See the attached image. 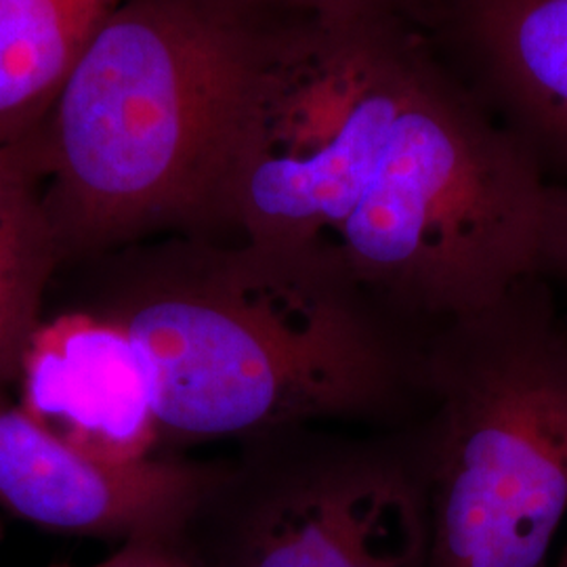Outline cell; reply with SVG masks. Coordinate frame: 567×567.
<instances>
[{"label": "cell", "mask_w": 567, "mask_h": 567, "mask_svg": "<svg viewBox=\"0 0 567 567\" xmlns=\"http://www.w3.org/2000/svg\"><path fill=\"white\" fill-rule=\"evenodd\" d=\"M124 0H0V145L41 128Z\"/></svg>", "instance_id": "9"}, {"label": "cell", "mask_w": 567, "mask_h": 567, "mask_svg": "<svg viewBox=\"0 0 567 567\" xmlns=\"http://www.w3.org/2000/svg\"><path fill=\"white\" fill-rule=\"evenodd\" d=\"M55 567H72V566H55Z\"/></svg>", "instance_id": "16"}, {"label": "cell", "mask_w": 567, "mask_h": 567, "mask_svg": "<svg viewBox=\"0 0 567 567\" xmlns=\"http://www.w3.org/2000/svg\"><path fill=\"white\" fill-rule=\"evenodd\" d=\"M410 426L431 567H547L567 515V309L545 278L437 326Z\"/></svg>", "instance_id": "4"}, {"label": "cell", "mask_w": 567, "mask_h": 567, "mask_svg": "<svg viewBox=\"0 0 567 567\" xmlns=\"http://www.w3.org/2000/svg\"><path fill=\"white\" fill-rule=\"evenodd\" d=\"M503 124L555 183H567V0H447Z\"/></svg>", "instance_id": "8"}, {"label": "cell", "mask_w": 567, "mask_h": 567, "mask_svg": "<svg viewBox=\"0 0 567 567\" xmlns=\"http://www.w3.org/2000/svg\"><path fill=\"white\" fill-rule=\"evenodd\" d=\"M91 313L142 349L161 450L307 425L400 431L425 410L431 332L324 265L244 240L145 246Z\"/></svg>", "instance_id": "2"}, {"label": "cell", "mask_w": 567, "mask_h": 567, "mask_svg": "<svg viewBox=\"0 0 567 567\" xmlns=\"http://www.w3.org/2000/svg\"><path fill=\"white\" fill-rule=\"evenodd\" d=\"M250 16H364L393 11L400 0H210ZM404 2V0H402Z\"/></svg>", "instance_id": "11"}, {"label": "cell", "mask_w": 567, "mask_h": 567, "mask_svg": "<svg viewBox=\"0 0 567 567\" xmlns=\"http://www.w3.org/2000/svg\"><path fill=\"white\" fill-rule=\"evenodd\" d=\"M265 16L124 0L37 131L61 257L152 236L236 240L229 187Z\"/></svg>", "instance_id": "3"}, {"label": "cell", "mask_w": 567, "mask_h": 567, "mask_svg": "<svg viewBox=\"0 0 567 567\" xmlns=\"http://www.w3.org/2000/svg\"><path fill=\"white\" fill-rule=\"evenodd\" d=\"M95 567H206L203 559L179 538H133Z\"/></svg>", "instance_id": "12"}, {"label": "cell", "mask_w": 567, "mask_h": 567, "mask_svg": "<svg viewBox=\"0 0 567 567\" xmlns=\"http://www.w3.org/2000/svg\"><path fill=\"white\" fill-rule=\"evenodd\" d=\"M561 185H564V192H566V210H564V227H561V244H559V261H557L555 286L559 288L567 309V183H561Z\"/></svg>", "instance_id": "13"}, {"label": "cell", "mask_w": 567, "mask_h": 567, "mask_svg": "<svg viewBox=\"0 0 567 567\" xmlns=\"http://www.w3.org/2000/svg\"><path fill=\"white\" fill-rule=\"evenodd\" d=\"M20 408L61 444L107 465L161 454L156 398L142 349L91 311L42 322L23 353Z\"/></svg>", "instance_id": "7"}, {"label": "cell", "mask_w": 567, "mask_h": 567, "mask_svg": "<svg viewBox=\"0 0 567 567\" xmlns=\"http://www.w3.org/2000/svg\"><path fill=\"white\" fill-rule=\"evenodd\" d=\"M61 259L44 198L37 133L0 145V391L20 383L23 353Z\"/></svg>", "instance_id": "10"}, {"label": "cell", "mask_w": 567, "mask_h": 567, "mask_svg": "<svg viewBox=\"0 0 567 567\" xmlns=\"http://www.w3.org/2000/svg\"><path fill=\"white\" fill-rule=\"evenodd\" d=\"M0 538H2V529H0Z\"/></svg>", "instance_id": "15"}, {"label": "cell", "mask_w": 567, "mask_h": 567, "mask_svg": "<svg viewBox=\"0 0 567 567\" xmlns=\"http://www.w3.org/2000/svg\"><path fill=\"white\" fill-rule=\"evenodd\" d=\"M557 567H567V545L564 547V550H561V555H559V564H557Z\"/></svg>", "instance_id": "14"}, {"label": "cell", "mask_w": 567, "mask_h": 567, "mask_svg": "<svg viewBox=\"0 0 567 567\" xmlns=\"http://www.w3.org/2000/svg\"><path fill=\"white\" fill-rule=\"evenodd\" d=\"M187 529L206 534L185 536L206 567H431L414 433L307 425L250 440Z\"/></svg>", "instance_id": "5"}, {"label": "cell", "mask_w": 567, "mask_h": 567, "mask_svg": "<svg viewBox=\"0 0 567 567\" xmlns=\"http://www.w3.org/2000/svg\"><path fill=\"white\" fill-rule=\"evenodd\" d=\"M224 471L225 458L173 454L100 463L61 444L0 391V507L34 526L121 543L179 538Z\"/></svg>", "instance_id": "6"}, {"label": "cell", "mask_w": 567, "mask_h": 567, "mask_svg": "<svg viewBox=\"0 0 567 567\" xmlns=\"http://www.w3.org/2000/svg\"><path fill=\"white\" fill-rule=\"evenodd\" d=\"M564 187L395 11L265 32L229 189L244 243L324 265L425 332L553 282Z\"/></svg>", "instance_id": "1"}]
</instances>
